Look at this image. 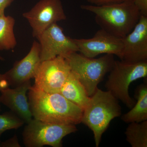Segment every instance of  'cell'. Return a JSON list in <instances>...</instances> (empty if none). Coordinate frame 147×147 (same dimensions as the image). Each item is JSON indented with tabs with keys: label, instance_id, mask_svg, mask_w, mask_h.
<instances>
[{
	"label": "cell",
	"instance_id": "obj_1",
	"mask_svg": "<svg viewBox=\"0 0 147 147\" xmlns=\"http://www.w3.org/2000/svg\"><path fill=\"white\" fill-rule=\"evenodd\" d=\"M28 100L34 118L56 124L82 123L83 110L60 93H48L34 86L28 90Z\"/></svg>",
	"mask_w": 147,
	"mask_h": 147
},
{
	"label": "cell",
	"instance_id": "obj_2",
	"mask_svg": "<svg viewBox=\"0 0 147 147\" xmlns=\"http://www.w3.org/2000/svg\"><path fill=\"white\" fill-rule=\"evenodd\" d=\"M81 8L94 13L100 29L121 38L132 30L141 16L134 0L101 5H82Z\"/></svg>",
	"mask_w": 147,
	"mask_h": 147
},
{
	"label": "cell",
	"instance_id": "obj_3",
	"mask_svg": "<svg viewBox=\"0 0 147 147\" xmlns=\"http://www.w3.org/2000/svg\"><path fill=\"white\" fill-rule=\"evenodd\" d=\"M121 115L118 100L108 91L98 88L83 110L82 120V123L92 131L96 146H99L102 134L111 121Z\"/></svg>",
	"mask_w": 147,
	"mask_h": 147
},
{
	"label": "cell",
	"instance_id": "obj_4",
	"mask_svg": "<svg viewBox=\"0 0 147 147\" xmlns=\"http://www.w3.org/2000/svg\"><path fill=\"white\" fill-rule=\"evenodd\" d=\"M62 56L90 97L94 93L106 74L111 70L115 61L114 55L111 54H105L97 59L87 57L78 52Z\"/></svg>",
	"mask_w": 147,
	"mask_h": 147
},
{
	"label": "cell",
	"instance_id": "obj_5",
	"mask_svg": "<svg viewBox=\"0 0 147 147\" xmlns=\"http://www.w3.org/2000/svg\"><path fill=\"white\" fill-rule=\"evenodd\" d=\"M110 72L105 88L118 100L131 108L135 102L129 95V87L134 81L146 78L147 61L129 63L115 60Z\"/></svg>",
	"mask_w": 147,
	"mask_h": 147
},
{
	"label": "cell",
	"instance_id": "obj_6",
	"mask_svg": "<svg viewBox=\"0 0 147 147\" xmlns=\"http://www.w3.org/2000/svg\"><path fill=\"white\" fill-rule=\"evenodd\" d=\"M77 131L75 125L50 123L34 118L24 128L23 142L27 147H61L64 137Z\"/></svg>",
	"mask_w": 147,
	"mask_h": 147
},
{
	"label": "cell",
	"instance_id": "obj_7",
	"mask_svg": "<svg viewBox=\"0 0 147 147\" xmlns=\"http://www.w3.org/2000/svg\"><path fill=\"white\" fill-rule=\"evenodd\" d=\"M65 59L58 56L42 61L35 76L34 86L48 93H59L71 72Z\"/></svg>",
	"mask_w": 147,
	"mask_h": 147
},
{
	"label": "cell",
	"instance_id": "obj_8",
	"mask_svg": "<svg viewBox=\"0 0 147 147\" xmlns=\"http://www.w3.org/2000/svg\"><path fill=\"white\" fill-rule=\"evenodd\" d=\"M23 16L28 20L33 36L36 38L51 25L67 18L60 0H40Z\"/></svg>",
	"mask_w": 147,
	"mask_h": 147
},
{
	"label": "cell",
	"instance_id": "obj_9",
	"mask_svg": "<svg viewBox=\"0 0 147 147\" xmlns=\"http://www.w3.org/2000/svg\"><path fill=\"white\" fill-rule=\"evenodd\" d=\"M36 38L39 43L41 62L79 51L73 38L66 36L57 23L48 27Z\"/></svg>",
	"mask_w": 147,
	"mask_h": 147
},
{
	"label": "cell",
	"instance_id": "obj_10",
	"mask_svg": "<svg viewBox=\"0 0 147 147\" xmlns=\"http://www.w3.org/2000/svg\"><path fill=\"white\" fill-rule=\"evenodd\" d=\"M78 52L87 57L94 58L101 54H111L120 60L123 50V38L100 29L90 38H73Z\"/></svg>",
	"mask_w": 147,
	"mask_h": 147
},
{
	"label": "cell",
	"instance_id": "obj_11",
	"mask_svg": "<svg viewBox=\"0 0 147 147\" xmlns=\"http://www.w3.org/2000/svg\"><path fill=\"white\" fill-rule=\"evenodd\" d=\"M123 42L121 60L129 63L147 61V16L141 15L134 29L123 38Z\"/></svg>",
	"mask_w": 147,
	"mask_h": 147
},
{
	"label": "cell",
	"instance_id": "obj_12",
	"mask_svg": "<svg viewBox=\"0 0 147 147\" xmlns=\"http://www.w3.org/2000/svg\"><path fill=\"white\" fill-rule=\"evenodd\" d=\"M41 62L39 43L34 40L28 55L4 74L9 86L16 87L34 78Z\"/></svg>",
	"mask_w": 147,
	"mask_h": 147
},
{
	"label": "cell",
	"instance_id": "obj_13",
	"mask_svg": "<svg viewBox=\"0 0 147 147\" xmlns=\"http://www.w3.org/2000/svg\"><path fill=\"white\" fill-rule=\"evenodd\" d=\"M31 87L30 81L14 87L0 91V102L9 108L26 123L32 119L27 93Z\"/></svg>",
	"mask_w": 147,
	"mask_h": 147
},
{
	"label": "cell",
	"instance_id": "obj_14",
	"mask_svg": "<svg viewBox=\"0 0 147 147\" xmlns=\"http://www.w3.org/2000/svg\"><path fill=\"white\" fill-rule=\"evenodd\" d=\"M59 93L83 110L88 104L90 98L78 77L71 71L61 88Z\"/></svg>",
	"mask_w": 147,
	"mask_h": 147
},
{
	"label": "cell",
	"instance_id": "obj_15",
	"mask_svg": "<svg viewBox=\"0 0 147 147\" xmlns=\"http://www.w3.org/2000/svg\"><path fill=\"white\" fill-rule=\"evenodd\" d=\"M137 101L134 106L121 116L122 120L126 123L141 122L147 121V86L142 84L137 89Z\"/></svg>",
	"mask_w": 147,
	"mask_h": 147
},
{
	"label": "cell",
	"instance_id": "obj_16",
	"mask_svg": "<svg viewBox=\"0 0 147 147\" xmlns=\"http://www.w3.org/2000/svg\"><path fill=\"white\" fill-rule=\"evenodd\" d=\"M15 23L12 16L0 15V51L12 50L16 46L13 31Z\"/></svg>",
	"mask_w": 147,
	"mask_h": 147
},
{
	"label": "cell",
	"instance_id": "obj_17",
	"mask_svg": "<svg viewBox=\"0 0 147 147\" xmlns=\"http://www.w3.org/2000/svg\"><path fill=\"white\" fill-rule=\"evenodd\" d=\"M125 133L131 147H147V121L129 123Z\"/></svg>",
	"mask_w": 147,
	"mask_h": 147
},
{
	"label": "cell",
	"instance_id": "obj_18",
	"mask_svg": "<svg viewBox=\"0 0 147 147\" xmlns=\"http://www.w3.org/2000/svg\"><path fill=\"white\" fill-rule=\"evenodd\" d=\"M24 121L12 112L0 114V138L3 133L12 129H17L24 124ZM0 140V144L1 143Z\"/></svg>",
	"mask_w": 147,
	"mask_h": 147
},
{
	"label": "cell",
	"instance_id": "obj_19",
	"mask_svg": "<svg viewBox=\"0 0 147 147\" xmlns=\"http://www.w3.org/2000/svg\"><path fill=\"white\" fill-rule=\"evenodd\" d=\"M0 147H20L21 146L18 142V138L16 135L10 139L1 142Z\"/></svg>",
	"mask_w": 147,
	"mask_h": 147
},
{
	"label": "cell",
	"instance_id": "obj_20",
	"mask_svg": "<svg viewBox=\"0 0 147 147\" xmlns=\"http://www.w3.org/2000/svg\"><path fill=\"white\" fill-rule=\"evenodd\" d=\"M134 1L141 15L147 16V0H134Z\"/></svg>",
	"mask_w": 147,
	"mask_h": 147
},
{
	"label": "cell",
	"instance_id": "obj_21",
	"mask_svg": "<svg viewBox=\"0 0 147 147\" xmlns=\"http://www.w3.org/2000/svg\"><path fill=\"white\" fill-rule=\"evenodd\" d=\"M13 0H0V15L5 14L6 8L10 5Z\"/></svg>",
	"mask_w": 147,
	"mask_h": 147
},
{
	"label": "cell",
	"instance_id": "obj_22",
	"mask_svg": "<svg viewBox=\"0 0 147 147\" xmlns=\"http://www.w3.org/2000/svg\"><path fill=\"white\" fill-rule=\"evenodd\" d=\"M9 86L4 74L0 73V91L8 88Z\"/></svg>",
	"mask_w": 147,
	"mask_h": 147
},
{
	"label": "cell",
	"instance_id": "obj_23",
	"mask_svg": "<svg viewBox=\"0 0 147 147\" xmlns=\"http://www.w3.org/2000/svg\"><path fill=\"white\" fill-rule=\"evenodd\" d=\"M4 60V58L0 55V61H3Z\"/></svg>",
	"mask_w": 147,
	"mask_h": 147
},
{
	"label": "cell",
	"instance_id": "obj_24",
	"mask_svg": "<svg viewBox=\"0 0 147 147\" xmlns=\"http://www.w3.org/2000/svg\"><path fill=\"white\" fill-rule=\"evenodd\" d=\"M1 111V103L0 102V111Z\"/></svg>",
	"mask_w": 147,
	"mask_h": 147
}]
</instances>
